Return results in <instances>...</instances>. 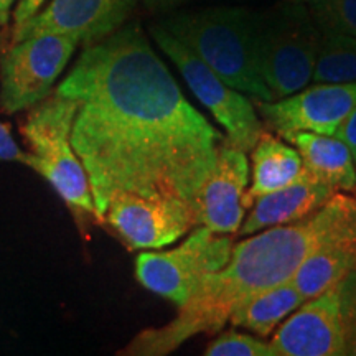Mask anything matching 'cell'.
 I'll return each mask as SVG.
<instances>
[{"label": "cell", "instance_id": "cell-16", "mask_svg": "<svg viewBox=\"0 0 356 356\" xmlns=\"http://www.w3.org/2000/svg\"><path fill=\"white\" fill-rule=\"evenodd\" d=\"M282 139L296 145L304 168L312 177L332 186L335 191L356 190L353 155L345 142L337 136L297 131L286 134Z\"/></svg>", "mask_w": 356, "mask_h": 356}, {"label": "cell", "instance_id": "cell-25", "mask_svg": "<svg viewBox=\"0 0 356 356\" xmlns=\"http://www.w3.org/2000/svg\"><path fill=\"white\" fill-rule=\"evenodd\" d=\"M44 0H20V3L17 6L15 12H13V29L22 24H25L26 20H30L37 13L40 8L43 7Z\"/></svg>", "mask_w": 356, "mask_h": 356}, {"label": "cell", "instance_id": "cell-5", "mask_svg": "<svg viewBox=\"0 0 356 356\" xmlns=\"http://www.w3.org/2000/svg\"><path fill=\"white\" fill-rule=\"evenodd\" d=\"M320 30L305 3L286 0L257 13V66L274 99L304 89L314 74Z\"/></svg>", "mask_w": 356, "mask_h": 356}, {"label": "cell", "instance_id": "cell-15", "mask_svg": "<svg viewBox=\"0 0 356 356\" xmlns=\"http://www.w3.org/2000/svg\"><path fill=\"white\" fill-rule=\"evenodd\" d=\"M353 270H356V231H345L330 236L315 248L292 275V282L304 300H309L335 287Z\"/></svg>", "mask_w": 356, "mask_h": 356}, {"label": "cell", "instance_id": "cell-28", "mask_svg": "<svg viewBox=\"0 0 356 356\" xmlns=\"http://www.w3.org/2000/svg\"><path fill=\"white\" fill-rule=\"evenodd\" d=\"M291 2H297V3H305V6H310V3H314L315 0H291Z\"/></svg>", "mask_w": 356, "mask_h": 356}, {"label": "cell", "instance_id": "cell-7", "mask_svg": "<svg viewBox=\"0 0 356 356\" xmlns=\"http://www.w3.org/2000/svg\"><path fill=\"white\" fill-rule=\"evenodd\" d=\"M150 33L162 51L177 65L191 92L215 115L218 124L225 127L226 144L243 152H251L264 132L254 104L243 96L241 91L228 86L162 25L150 26Z\"/></svg>", "mask_w": 356, "mask_h": 356}, {"label": "cell", "instance_id": "cell-26", "mask_svg": "<svg viewBox=\"0 0 356 356\" xmlns=\"http://www.w3.org/2000/svg\"><path fill=\"white\" fill-rule=\"evenodd\" d=\"M190 0H144L145 7L152 12H170Z\"/></svg>", "mask_w": 356, "mask_h": 356}, {"label": "cell", "instance_id": "cell-11", "mask_svg": "<svg viewBox=\"0 0 356 356\" xmlns=\"http://www.w3.org/2000/svg\"><path fill=\"white\" fill-rule=\"evenodd\" d=\"M139 0H51L43 10L13 29L12 42L40 33H61L86 44L118 32Z\"/></svg>", "mask_w": 356, "mask_h": 356}, {"label": "cell", "instance_id": "cell-23", "mask_svg": "<svg viewBox=\"0 0 356 356\" xmlns=\"http://www.w3.org/2000/svg\"><path fill=\"white\" fill-rule=\"evenodd\" d=\"M0 160L6 162H20L24 165H30V152L22 150L17 142L13 140L10 127L6 122L0 121Z\"/></svg>", "mask_w": 356, "mask_h": 356}, {"label": "cell", "instance_id": "cell-19", "mask_svg": "<svg viewBox=\"0 0 356 356\" xmlns=\"http://www.w3.org/2000/svg\"><path fill=\"white\" fill-rule=\"evenodd\" d=\"M314 83L356 81V37L338 32H320Z\"/></svg>", "mask_w": 356, "mask_h": 356}, {"label": "cell", "instance_id": "cell-20", "mask_svg": "<svg viewBox=\"0 0 356 356\" xmlns=\"http://www.w3.org/2000/svg\"><path fill=\"white\" fill-rule=\"evenodd\" d=\"M309 7L320 32L356 37V0H315Z\"/></svg>", "mask_w": 356, "mask_h": 356}, {"label": "cell", "instance_id": "cell-2", "mask_svg": "<svg viewBox=\"0 0 356 356\" xmlns=\"http://www.w3.org/2000/svg\"><path fill=\"white\" fill-rule=\"evenodd\" d=\"M345 231H356V190L337 191L305 220L257 231L236 244L228 264L200 280L170 323L142 330L118 355L165 356L200 333L215 335L243 302L292 279L315 248Z\"/></svg>", "mask_w": 356, "mask_h": 356}, {"label": "cell", "instance_id": "cell-3", "mask_svg": "<svg viewBox=\"0 0 356 356\" xmlns=\"http://www.w3.org/2000/svg\"><path fill=\"white\" fill-rule=\"evenodd\" d=\"M160 25L228 86L259 101H274L257 66V13L239 7H213L172 13Z\"/></svg>", "mask_w": 356, "mask_h": 356}, {"label": "cell", "instance_id": "cell-9", "mask_svg": "<svg viewBox=\"0 0 356 356\" xmlns=\"http://www.w3.org/2000/svg\"><path fill=\"white\" fill-rule=\"evenodd\" d=\"M102 220L131 249H162L200 226L197 213L181 200L132 193L115 195Z\"/></svg>", "mask_w": 356, "mask_h": 356}, {"label": "cell", "instance_id": "cell-10", "mask_svg": "<svg viewBox=\"0 0 356 356\" xmlns=\"http://www.w3.org/2000/svg\"><path fill=\"white\" fill-rule=\"evenodd\" d=\"M257 111L269 129L280 137L307 131L335 136L356 106V81L315 83L279 101H256Z\"/></svg>", "mask_w": 356, "mask_h": 356}, {"label": "cell", "instance_id": "cell-8", "mask_svg": "<svg viewBox=\"0 0 356 356\" xmlns=\"http://www.w3.org/2000/svg\"><path fill=\"white\" fill-rule=\"evenodd\" d=\"M79 42L61 33H40L15 42L0 60V109H32L51 95Z\"/></svg>", "mask_w": 356, "mask_h": 356}, {"label": "cell", "instance_id": "cell-13", "mask_svg": "<svg viewBox=\"0 0 356 356\" xmlns=\"http://www.w3.org/2000/svg\"><path fill=\"white\" fill-rule=\"evenodd\" d=\"M249 181L246 152L220 144L197 200L198 222L220 234H234L244 220L243 198Z\"/></svg>", "mask_w": 356, "mask_h": 356}, {"label": "cell", "instance_id": "cell-4", "mask_svg": "<svg viewBox=\"0 0 356 356\" xmlns=\"http://www.w3.org/2000/svg\"><path fill=\"white\" fill-rule=\"evenodd\" d=\"M76 111V101L55 92L30 109L20 132L30 147L29 167L55 188L78 221L84 216L99 220L88 175L71 145Z\"/></svg>", "mask_w": 356, "mask_h": 356}, {"label": "cell", "instance_id": "cell-6", "mask_svg": "<svg viewBox=\"0 0 356 356\" xmlns=\"http://www.w3.org/2000/svg\"><path fill=\"white\" fill-rule=\"evenodd\" d=\"M231 251L233 238L229 234L202 226L175 249L140 252L136 259V277L147 291L181 307L204 275L228 264Z\"/></svg>", "mask_w": 356, "mask_h": 356}, {"label": "cell", "instance_id": "cell-22", "mask_svg": "<svg viewBox=\"0 0 356 356\" xmlns=\"http://www.w3.org/2000/svg\"><path fill=\"white\" fill-rule=\"evenodd\" d=\"M343 355L356 356V270L338 284Z\"/></svg>", "mask_w": 356, "mask_h": 356}, {"label": "cell", "instance_id": "cell-1", "mask_svg": "<svg viewBox=\"0 0 356 356\" xmlns=\"http://www.w3.org/2000/svg\"><path fill=\"white\" fill-rule=\"evenodd\" d=\"M55 92L78 102L71 145L99 220L121 193L177 198L197 213L225 137L186 101L139 24L86 44Z\"/></svg>", "mask_w": 356, "mask_h": 356}, {"label": "cell", "instance_id": "cell-27", "mask_svg": "<svg viewBox=\"0 0 356 356\" xmlns=\"http://www.w3.org/2000/svg\"><path fill=\"white\" fill-rule=\"evenodd\" d=\"M15 0H0V26L7 25L8 19H10V10Z\"/></svg>", "mask_w": 356, "mask_h": 356}, {"label": "cell", "instance_id": "cell-14", "mask_svg": "<svg viewBox=\"0 0 356 356\" xmlns=\"http://www.w3.org/2000/svg\"><path fill=\"white\" fill-rule=\"evenodd\" d=\"M333 193L337 191L332 186L312 177L304 168L293 184L256 198L252 203L254 207L241 222L238 233L254 234L273 226L305 220L320 210Z\"/></svg>", "mask_w": 356, "mask_h": 356}, {"label": "cell", "instance_id": "cell-24", "mask_svg": "<svg viewBox=\"0 0 356 356\" xmlns=\"http://www.w3.org/2000/svg\"><path fill=\"white\" fill-rule=\"evenodd\" d=\"M335 136L340 140H343L346 147H348L351 155H353L355 165H356V106L350 113L348 118L345 119L343 124H341L340 129H338Z\"/></svg>", "mask_w": 356, "mask_h": 356}, {"label": "cell", "instance_id": "cell-21", "mask_svg": "<svg viewBox=\"0 0 356 356\" xmlns=\"http://www.w3.org/2000/svg\"><path fill=\"white\" fill-rule=\"evenodd\" d=\"M207 356H274L270 345L251 335L228 330L216 337L204 350Z\"/></svg>", "mask_w": 356, "mask_h": 356}, {"label": "cell", "instance_id": "cell-12", "mask_svg": "<svg viewBox=\"0 0 356 356\" xmlns=\"http://www.w3.org/2000/svg\"><path fill=\"white\" fill-rule=\"evenodd\" d=\"M269 345L274 356L343 355L338 284L305 300L279 328Z\"/></svg>", "mask_w": 356, "mask_h": 356}, {"label": "cell", "instance_id": "cell-17", "mask_svg": "<svg viewBox=\"0 0 356 356\" xmlns=\"http://www.w3.org/2000/svg\"><path fill=\"white\" fill-rule=\"evenodd\" d=\"M252 152V185L244 193V208H251L256 198L273 193L293 184L304 170L300 154L297 149L262 132Z\"/></svg>", "mask_w": 356, "mask_h": 356}, {"label": "cell", "instance_id": "cell-18", "mask_svg": "<svg viewBox=\"0 0 356 356\" xmlns=\"http://www.w3.org/2000/svg\"><path fill=\"white\" fill-rule=\"evenodd\" d=\"M304 302V297L293 286L292 279H289L243 302L231 314L229 322L233 327L246 328L257 337H269L274 328Z\"/></svg>", "mask_w": 356, "mask_h": 356}]
</instances>
